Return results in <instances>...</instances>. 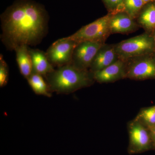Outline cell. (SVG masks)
Here are the masks:
<instances>
[{
  "label": "cell",
  "instance_id": "1",
  "mask_svg": "<svg viewBox=\"0 0 155 155\" xmlns=\"http://www.w3.org/2000/svg\"><path fill=\"white\" fill-rule=\"evenodd\" d=\"M1 40L9 51L22 45H37L47 34V11L32 0H17L1 15Z\"/></svg>",
  "mask_w": 155,
  "mask_h": 155
},
{
  "label": "cell",
  "instance_id": "2",
  "mask_svg": "<svg viewBox=\"0 0 155 155\" xmlns=\"http://www.w3.org/2000/svg\"><path fill=\"white\" fill-rule=\"evenodd\" d=\"M49 88L60 93H70L91 85L94 80L89 70L78 69L67 64L54 69L48 74Z\"/></svg>",
  "mask_w": 155,
  "mask_h": 155
},
{
  "label": "cell",
  "instance_id": "3",
  "mask_svg": "<svg viewBox=\"0 0 155 155\" xmlns=\"http://www.w3.org/2000/svg\"><path fill=\"white\" fill-rule=\"evenodd\" d=\"M115 48L118 58L125 61L155 51L152 37L146 32L116 44Z\"/></svg>",
  "mask_w": 155,
  "mask_h": 155
},
{
  "label": "cell",
  "instance_id": "4",
  "mask_svg": "<svg viewBox=\"0 0 155 155\" xmlns=\"http://www.w3.org/2000/svg\"><path fill=\"white\" fill-rule=\"evenodd\" d=\"M111 15L108 13L105 16L81 27L69 37L77 43L83 41L105 43L106 41L111 35L109 26Z\"/></svg>",
  "mask_w": 155,
  "mask_h": 155
},
{
  "label": "cell",
  "instance_id": "5",
  "mask_svg": "<svg viewBox=\"0 0 155 155\" xmlns=\"http://www.w3.org/2000/svg\"><path fill=\"white\" fill-rule=\"evenodd\" d=\"M129 144L127 152L130 155L137 154L155 149L148 127L138 119H134L127 125Z\"/></svg>",
  "mask_w": 155,
  "mask_h": 155
},
{
  "label": "cell",
  "instance_id": "6",
  "mask_svg": "<svg viewBox=\"0 0 155 155\" xmlns=\"http://www.w3.org/2000/svg\"><path fill=\"white\" fill-rule=\"evenodd\" d=\"M154 52L126 61L125 78L136 81L155 79V57L152 55Z\"/></svg>",
  "mask_w": 155,
  "mask_h": 155
},
{
  "label": "cell",
  "instance_id": "7",
  "mask_svg": "<svg viewBox=\"0 0 155 155\" xmlns=\"http://www.w3.org/2000/svg\"><path fill=\"white\" fill-rule=\"evenodd\" d=\"M78 44L69 36L54 42L46 52L50 63L53 66L59 67L70 64L73 51Z\"/></svg>",
  "mask_w": 155,
  "mask_h": 155
},
{
  "label": "cell",
  "instance_id": "8",
  "mask_svg": "<svg viewBox=\"0 0 155 155\" xmlns=\"http://www.w3.org/2000/svg\"><path fill=\"white\" fill-rule=\"evenodd\" d=\"M104 44L90 41L79 43L74 50L70 64L78 69L89 70L95 56Z\"/></svg>",
  "mask_w": 155,
  "mask_h": 155
},
{
  "label": "cell",
  "instance_id": "9",
  "mask_svg": "<svg viewBox=\"0 0 155 155\" xmlns=\"http://www.w3.org/2000/svg\"><path fill=\"white\" fill-rule=\"evenodd\" d=\"M126 61L118 59L104 69L93 73L95 81L100 83H113L125 79Z\"/></svg>",
  "mask_w": 155,
  "mask_h": 155
},
{
  "label": "cell",
  "instance_id": "10",
  "mask_svg": "<svg viewBox=\"0 0 155 155\" xmlns=\"http://www.w3.org/2000/svg\"><path fill=\"white\" fill-rule=\"evenodd\" d=\"M111 14L109 21L111 34L130 33L140 28L135 19L124 11H120Z\"/></svg>",
  "mask_w": 155,
  "mask_h": 155
},
{
  "label": "cell",
  "instance_id": "11",
  "mask_svg": "<svg viewBox=\"0 0 155 155\" xmlns=\"http://www.w3.org/2000/svg\"><path fill=\"white\" fill-rule=\"evenodd\" d=\"M118 59L115 44H104L95 56L89 71L92 73L100 71L113 64Z\"/></svg>",
  "mask_w": 155,
  "mask_h": 155
},
{
  "label": "cell",
  "instance_id": "12",
  "mask_svg": "<svg viewBox=\"0 0 155 155\" xmlns=\"http://www.w3.org/2000/svg\"><path fill=\"white\" fill-rule=\"evenodd\" d=\"M136 21L140 27L151 35L155 29V2L145 4Z\"/></svg>",
  "mask_w": 155,
  "mask_h": 155
},
{
  "label": "cell",
  "instance_id": "13",
  "mask_svg": "<svg viewBox=\"0 0 155 155\" xmlns=\"http://www.w3.org/2000/svg\"><path fill=\"white\" fill-rule=\"evenodd\" d=\"M33 72L42 75H46L54 70L50 63L46 52L38 49L29 48Z\"/></svg>",
  "mask_w": 155,
  "mask_h": 155
},
{
  "label": "cell",
  "instance_id": "14",
  "mask_svg": "<svg viewBox=\"0 0 155 155\" xmlns=\"http://www.w3.org/2000/svg\"><path fill=\"white\" fill-rule=\"evenodd\" d=\"M14 51L16 52V60L20 72L27 79L33 72L29 48L26 45H22L17 47Z\"/></svg>",
  "mask_w": 155,
  "mask_h": 155
},
{
  "label": "cell",
  "instance_id": "15",
  "mask_svg": "<svg viewBox=\"0 0 155 155\" xmlns=\"http://www.w3.org/2000/svg\"><path fill=\"white\" fill-rule=\"evenodd\" d=\"M27 80L29 85L36 94L46 96H51L48 92L49 87L42 75L33 71Z\"/></svg>",
  "mask_w": 155,
  "mask_h": 155
},
{
  "label": "cell",
  "instance_id": "16",
  "mask_svg": "<svg viewBox=\"0 0 155 155\" xmlns=\"http://www.w3.org/2000/svg\"><path fill=\"white\" fill-rule=\"evenodd\" d=\"M144 5L142 0H124L122 11L136 20Z\"/></svg>",
  "mask_w": 155,
  "mask_h": 155
},
{
  "label": "cell",
  "instance_id": "17",
  "mask_svg": "<svg viewBox=\"0 0 155 155\" xmlns=\"http://www.w3.org/2000/svg\"><path fill=\"white\" fill-rule=\"evenodd\" d=\"M135 118L147 127L155 126V106L143 109Z\"/></svg>",
  "mask_w": 155,
  "mask_h": 155
},
{
  "label": "cell",
  "instance_id": "18",
  "mask_svg": "<svg viewBox=\"0 0 155 155\" xmlns=\"http://www.w3.org/2000/svg\"><path fill=\"white\" fill-rule=\"evenodd\" d=\"M108 13L114 14L122 11L124 0H102Z\"/></svg>",
  "mask_w": 155,
  "mask_h": 155
},
{
  "label": "cell",
  "instance_id": "19",
  "mask_svg": "<svg viewBox=\"0 0 155 155\" xmlns=\"http://www.w3.org/2000/svg\"><path fill=\"white\" fill-rule=\"evenodd\" d=\"M8 67L4 60L3 55L0 56V86H5L8 82L9 75Z\"/></svg>",
  "mask_w": 155,
  "mask_h": 155
},
{
  "label": "cell",
  "instance_id": "20",
  "mask_svg": "<svg viewBox=\"0 0 155 155\" xmlns=\"http://www.w3.org/2000/svg\"><path fill=\"white\" fill-rule=\"evenodd\" d=\"M147 127H148L149 129L155 148V126H149Z\"/></svg>",
  "mask_w": 155,
  "mask_h": 155
},
{
  "label": "cell",
  "instance_id": "21",
  "mask_svg": "<svg viewBox=\"0 0 155 155\" xmlns=\"http://www.w3.org/2000/svg\"><path fill=\"white\" fill-rule=\"evenodd\" d=\"M145 4L150 2H155V0H142Z\"/></svg>",
  "mask_w": 155,
  "mask_h": 155
},
{
  "label": "cell",
  "instance_id": "22",
  "mask_svg": "<svg viewBox=\"0 0 155 155\" xmlns=\"http://www.w3.org/2000/svg\"><path fill=\"white\" fill-rule=\"evenodd\" d=\"M153 39V41L154 42V44L155 45V30L153 32V33L151 35Z\"/></svg>",
  "mask_w": 155,
  "mask_h": 155
}]
</instances>
